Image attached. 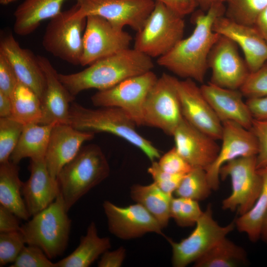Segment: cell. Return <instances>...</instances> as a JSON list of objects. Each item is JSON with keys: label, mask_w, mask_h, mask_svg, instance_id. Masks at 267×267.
<instances>
[{"label": "cell", "mask_w": 267, "mask_h": 267, "mask_svg": "<svg viewBox=\"0 0 267 267\" xmlns=\"http://www.w3.org/2000/svg\"><path fill=\"white\" fill-rule=\"evenodd\" d=\"M254 26L267 43V7L260 13Z\"/></svg>", "instance_id": "681fc988"}, {"label": "cell", "mask_w": 267, "mask_h": 267, "mask_svg": "<svg viewBox=\"0 0 267 267\" xmlns=\"http://www.w3.org/2000/svg\"><path fill=\"white\" fill-rule=\"evenodd\" d=\"M77 3L50 19L42 44L47 52L74 65H80L86 17L77 14Z\"/></svg>", "instance_id": "52a82bcc"}, {"label": "cell", "mask_w": 267, "mask_h": 267, "mask_svg": "<svg viewBox=\"0 0 267 267\" xmlns=\"http://www.w3.org/2000/svg\"><path fill=\"white\" fill-rule=\"evenodd\" d=\"M12 114L10 97L0 92V118L10 117Z\"/></svg>", "instance_id": "c3c4849f"}, {"label": "cell", "mask_w": 267, "mask_h": 267, "mask_svg": "<svg viewBox=\"0 0 267 267\" xmlns=\"http://www.w3.org/2000/svg\"><path fill=\"white\" fill-rule=\"evenodd\" d=\"M18 219L11 211L0 205V232L20 230Z\"/></svg>", "instance_id": "f6af8a7d"}, {"label": "cell", "mask_w": 267, "mask_h": 267, "mask_svg": "<svg viewBox=\"0 0 267 267\" xmlns=\"http://www.w3.org/2000/svg\"><path fill=\"white\" fill-rule=\"evenodd\" d=\"M19 82L11 65L0 53V92L10 97Z\"/></svg>", "instance_id": "7bdbcfd3"}, {"label": "cell", "mask_w": 267, "mask_h": 267, "mask_svg": "<svg viewBox=\"0 0 267 267\" xmlns=\"http://www.w3.org/2000/svg\"><path fill=\"white\" fill-rule=\"evenodd\" d=\"M257 138L259 151L256 155L258 169L267 166V121L254 120L250 129Z\"/></svg>", "instance_id": "b9f144b4"}, {"label": "cell", "mask_w": 267, "mask_h": 267, "mask_svg": "<svg viewBox=\"0 0 267 267\" xmlns=\"http://www.w3.org/2000/svg\"><path fill=\"white\" fill-rule=\"evenodd\" d=\"M183 17L155 1L142 28L136 32L134 48L151 58L166 54L183 38Z\"/></svg>", "instance_id": "8992f818"}, {"label": "cell", "mask_w": 267, "mask_h": 267, "mask_svg": "<svg viewBox=\"0 0 267 267\" xmlns=\"http://www.w3.org/2000/svg\"><path fill=\"white\" fill-rule=\"evenodd\" d=\"M66 0H24L13 14L14 32L19 36L31 34L44 20L50 19L61 12L63 3Z\"/></svg>", "instance_id": "d4e9b609"}, {"label": "cell", "mask_w": 267, "mask_h": 267, "mask_svg": "<svg viewBox=\"0 0 267 267\" xmlns=\"http://www.w3.org/2000/svg\"><path fill=\"white\" fill-rule=\"evenodd\" d=\"M160 2L173 10L174 11L184 17L192 13L197 4L195 0H153Z\"/></svg>", "instance_id": "bcb514c9"}, {"label": "cell", "mask_w": 267, "mask_h": 267, "mask_svg": "<svg viewBox=\"0 0 267 267\" xmlns=\"http://www.w3.org/2000/svg\"><path fill=\"white\" fill-rule=\"evenodd\" d=\"M172 136L176 149L193 168L206 170L215 161L220 150L217 140L184 118Z\"/></svg>", "instance_id": "ffe728a7"}, {"label": "cell", "mask_w": 267, "mask_h": 267, "mask_svg": "<svg viewBox=\"0 0 267 267\" xmlns=\"http://www.w3.org/2000/svg\"><path fill=\"white\" fill-rule=\"evenodd\" d=\"M25 244L21 230L0 232V267L13 263Z\"/></svg>", "instance_id": "8d00e7d4"}, {"label": "cell", "mask_w": 267, "mask_h": 267, "mask_svg": "<svg viewBox=\"0 0 267 267\" xmlns=\"http://www.w3.org/2000/svg\"><path fill=\"white\" fill-rule=\"evenodd\" d=\"M77 14L102 17L120 28L140 30L155 6L153 0H76Z\"/></svg>", "instance_id": "4fadbf2b"}, {"label": "cell", "mask_w": 267, "mask_h": 267, "mask_svg": "<svg viewBox=\"0 0 267 267\" xmlns=\"http://www.w3.org/2000/svg\"><path fill=\"white\" fill-rule=\"evenodd\" d=\"M103 207L109 231L123 239L139 237L148 232L164 235L156 219L141 204L120 207L105 201Z\"/></svg>", "instance_id": "2e32d148"}, {"label": "cell", "mask_w": 267, "mask_h": 267, "mask_svg": "<svg viewBox=\"0 0 267 267\" xmlns=\"http://www.w3.org/2000/svg\"><path fill=\"white\" fill-rule=\"evenodd\" d=\"M17 0H0V4L2 5H6L15 1Z\"/></svg>", "instance_id": "f5cc1de1"}, {"label": "cell", "mask_w": 267, "mask_h": 267, "mask_svg": "<svg viewBox=\"0 0 267 267\" xmlns=\"http://www.w3.org/2000/svg\"><path fill=\"white\" fill-rule=\"evenodd\" d=\"M131 196L133 200L142 205L163 228L168 225L171 218L170 209L173 195L164 192L153 182L146 185H133Z\"/></svg>", "instance_id": "f1b7e54d"}, {"label": "cell", "mask_w": 267, "mask_h": 267, "mask_svg": "<svg viewBox=\"0 0 267 267\" xmlns=\"http://www.w3.org/2000/svg\"><path fill=\"white\" fill-rule=\"evenodd\" d=\"M207 62L211 70L210 82L224 88L239 89L250 72L238 45L221 35L211 49Z\"/></svg>", "instance_id": "5bb4252c"}, {"label": "cell", "mask_w": 267, "mask_h": 267, "mask_svg": "<svg viewBox=\"0 0 267 267\" xmlns=\"http://www.w3.org/2000/svg\"><path fill=\"white\" fill-rule=\"evenodd\" d=\"M125 257L126 249L123 247L112 251L107 250L102 254L97 265L99 267H119L122 266Z\"/></svg>", "instance_id": "ee69618b"}, {"label": "cell", "mask_w": 267, "mask_h": 267, "mask_svg": "<svg viewBox=\"0 0 267 267\" xmlns=\"http://www.w3.org/2000/svg\"><path fill=\"white\" fill-rule=\"evenodd\" d=\"M10 98L11 117L24 125L40 124L42 116L41 101L33 90L19 81Z\"/></svg>", "instance_id": "4dcf8cb0"}, {"label": "cell", "mask_w": 267, "mask_h": 267, "mask_svg": "<svg viewBox=\"0 0 267 267\" xmlns=\"http://www.w3.org/2000/svg\"><path fill=\"white\" fill-rule=\"evenodd\" d=\"M56 124H29L24 126L9 160L18 164L26 158L44 159L51 131Z\"/></svg>", "instance_id": "484cf974"}, {"label": "cell", "mask_w": 267, "mask_h": 267, "mask_svg": "<svg viewBox=\"0 0 267 267\" xmlns=\"http://www.w3.org/2000/svg\"><path fill=\"white\" fill-rule=\"evenodd\" d=\"M154 182L165 193L173 195L184 175L173 174L164 171L157 162H152L147 169Z\"/></svg>", "instance_id": "ab89813d"}, {"label": "cell", "mask_w": 267, "mask_h": 267, "mask_svg": "<svg viewBox=\"0 0 267 267\" xmlns=\"http://www.w3.org/2000/svg\"><path fill=\"white\" fill-rule=\"evenodd\" d=\"M0 53L10 63L19 81L31 89L41 99L46 80L37 56L30 50L22 48L11 33L1 37Z\"/></svg>", "instance_id": "7402d4cb"}, {"label": "cell", "mask_w": 267, "mask_h": 267, "mask_svg": "<svg viewBox=\"0 0 267 267\" xmlns=\"http://www.w3.org/2000/svg\"><path fill=\"white\" fill-rule=\"evenodd\" d=\"M200 88L222 123L231 121L251 129L254 119L239 89L221 87L210 82Z\"/></svg>", "instance_id": "cb8c5ba5"}, {"label": "cell", "mask_w": 267, "mask_h": 267, "mask_svg": "<svg viewBox=\"0 0 267 267\" xmlns=\"http://www.w3.org/2000/svg\"><path fill=\"white\" fill-rule=\"evenodd\" d=\"M224 15L244 25L254 26L260 13L267 7V0H227Z\"/></svg>", "instance_id": "836d02e7"}, {"label": "cell", "mask_w": 267, "mask_h": 267, "mask_svg": "<svg viewBox=\"0 0 267 267\" xmlns=\"http://www.w3.org/2000/svg\"><path fill=\"white\" fill-rule=\"evenodd\" d=\"M152 58L134 48H128L99 59L84 70L73 74H58V78L74 97L88 89L111 88L132 77L151 71Z\"/></svg>", "instance_id": "7a4b0ae2"}, {"label": "cell", "mask_w": 267, "mask_h": 267, "mask_svg": "<svg viewBox=\"0 0 267 267\" xmlns=\"http://www.w3.org/2000/svg\"><path fill=\"white\" fill-rule=\"evenodd\" d=\"M239 90L247 98L267 96V62L257 70L250 72Z\"/></svg>", "instance_id": "74e56055"}, {"label": "cell", "mask_w": 267, "mask_h": 267, "mask_svg": "<svg viewBox=\"0 0 267 267\" xmlns=\"http://www.w3.org/2000/svg\"><path fill=\"white\" fill-rule=\"evenodd\" d=\"M213 30L230 39L241 48L250 72L267 62V43L255 26L236 22L224 15L216 19Z\"/></svg>", "instance_id": "ac0fdd59"}, {"label": "cell", "mask_w": 267, "mask_h": 267, "mask_svg": "<svg viewBox=\"0 0 267 267\" xmlns=\"http://www.w3.org/2000/svg\"><path fill=\"white\" fill-rule=\"evenodd\" d=\"M196 267H236L247 263L245 250L225 237L195 261Z\"/></svg>", "instance_id": "f546056e"}, {"label": "cell", "mask_w": 267, "mask_h": 267, "mask_svg": "<svg viewBox=\"0 0 267 267\" xmlns=\"http://www.w3.org/2000/svg\"><path fill=\"white\" fill-rule=\"evenodd\" d=\"M18 164L10 161L0 164V204L19 219L27 221L31 217L22 197V181Z\"/></svg>", "instance_id": "83f0119b"}, {"label": "cell", "mask_w": 267, "mask_h": 267, "mask_svg": "<svg viewBox=\"0 0 267 267\" xmlns=\"http://www.w3.org/2000/svg\"><path fill=\"white\" fill-rule=\"evenodd\" d=\"M170 216L181 227L192 226L202 215L197 201L180 197H172L170 204Z\"/></svg>", "instance_id": "e575fe53"}, {"label": "cell", "mask_w": 267, "mask_h": 267, "mask_svg": "<svg viewBox=\"0 0 267 267\" xmlns=\"http://www.w3.org/2000/svg\"><path fill=\"white\" fill-rule=\"evenodd\" d=\"M222 124V145L216 159L205 170L208 182L214 190L219 188V172L223 165L240 157L256 156L259 151L257 138L251 130L231 121Z\"/></svg>", "instance_id": "9a60e30c"}, {"label": "cell", "mask_w": 267, "mask_h": 267, "mask_svg": "<svg viewBox=\"0 0 267 267\" xmlns=\"http://www.w3.org/2000/svg\"><path fill=\"white\" fill-rule=\"evenodd\" d=\"M37 58L45 75L46 85L41 99L42 116L40 124H69L74 97L60 81L58 73L44 56Z\"/></svg>", "instance_id": "44dd1931"}, {"label": "cell", "mask_w": 267, "mask_h": 267, "mask_svg": "<svg viewBox=\"0 0 267 267\" xmlns=\"http://www.w3.org/2000/svg\"><path fill=\"white\" fill-rule=\"evenodd\" d=\"M178 90L183 118L216 140H221L222 124L204 96L200 86L190 79L178 80Z\"/></svg>", "instance_id": "e0dca14e"}, {"label": "cell", "mask_w": 267, "mask_h": 267, "mask_svg": "<svg viewBox=\"0 0 267 267\" xmlns=\"http://www.w3.org/2000/svg\"><path fill=\"white\" fill-rule=\"evenodd\" d=\"M158 163L164 171L173 174L185 175L193 169L175 146L161 156Z\"/></svg>", "instance_id": "60d3db41"}, {"label": "cell", "mask_w": 267, "mask_h": 267, "mask_svg": "<svg viewBox=\"0 0 267 267\" xmlns=\"http://www.w3.org/2000/svg\"><path fill=\"white\" fill-rule=\"evenodd\" d=\"M69 124L84 132L107 133L140 150L151 162L161 157L159 150L136 130V125L124 111L117 107H85L74 101L70 105Z\"/></svg>", "instance_id": "3957f363"}, {"label": "cell", "mask_w": 267, "mask_h": 267, "mask_svg": "<svg viewBox=\"0 0 267 267\" xmlns=\"http://www.w3.org/2000/svg\"><path fill=\"white\" fill-rule=\"evenodd\" d=\"M29 170L30 177L22 182L21 193L31 217L52 203L60 191L57 179L50 175L44 159L31 160Z\"/></svg>", "instance_id": "603a6c76"}, {"label": "cell", "mask_w": 267, "mask_h": 267, "mask_svg": "<svg viewBox=\"0 0 267 267\" xmlns=\"http://www.w3.org/2000/svg\"><path fill=\"white\" fill-rule=\"evenodd\" d=\"M178 80L166 73L158 77L145 102L144 126L158 128L165 134L173 135L183 119L178 88Z\"/></svg>", "instance_id": "ba28073f"}, {"label": "cell", "mask_w": 267, "mask_h": 267, "mask_svg": "<svg viewBox=\"0 0 267 267\" xmlns=\"http://www.w3.org/2000/svg\"><path fill=\"white\" fill-rule=\"evenodd\" d=\"M109 173V165L98 145L90 144L82 146L56 177L67 211L91 189L107 178Z\"/></svg>", "instance_id": "277c9868"}, {"label": "cell", "mask_w": 267, "mask_h": 267, "mask_svg": "<svg viewBox=\"0 0 267 267\" xmlns=\"http://www.w3.org/2000/svg\"><path fill=\"white\" fill-rule=\"evenodd\" d=\"M24 126L11 117L0 118V164L10 161Z\"/></svg>", "instance_id": "d590c367"}, {"label": "cell", "mask_w": 267, "mask_h": 267, "mask_svg": "<svg viewBox=\"0 0 267 267\" xmlns=\"http://www.w3.org/2000/svg\"><path fill=\"white\" fill-rule=\"evenodd\" d=\"M195 225L190 235L178 242L167 238L172 248L174 267H184L194 262L232 231L235 223L234 221L226 226L220 225L213 218L212 207L209 204Z\"/></svg>", "instance_id": "8fae6325"}, {"label": "cell", "mask_w": 267, "mask_h": 267, "mask_svg": "<svg viewBox=\"0 0 267 267\" xmlns=\"http://www.w3.org/2000/svg\"><path fill=\"white\" fill-rule=\"evenodd\" d=\"M111 247L110 239L100 237L94 222L89 225L86 235L69 255L55 263L56 267H88Z\"/></svg>", "instance_id": "4316f807"}, {"label": "cell", "mask_w": 267, "mask_h": 267, "mask_svg": "<svg viewBox=\"0 0 267 267\" xmlns=\"http://www.w3.org/2000/svg\"><path fill=\"white\" fill-rule=\"evenodd\" d=\"M224 3H216L206 12L200 9L195 12L191 34L158 57L157 64L183 79L203 83L209 69V53L220 36L213 30V25L217 18L225 14Z\"/></svg>", "instance_id": "6da1fadb"}, {"label": "cell", "mask_w": 267, "mask_h": 267, "mask_svg": "<svg viewBox=\"0 0 267 267\" xmlns=\"http://www.w3.org/2000/svg\"><path fill=\"white\" fill-rule=\"evenodd\" d=\"M246 102L254 120L267 121V96L247 98Z\"/></svg>", "instance_id": "7dc6e473"}, {"label": "cell", "mask_w": 267, "mask_h": 267, "mask_svg": "<svg viewBox=\"0 0 267 267\" xmlns=\"http://www.w3.org/2000/svg\"><path fill=\"white\" fill-rule=\"evenodd\" d=\"M220 178L231 180L232 191L222 202L224 210H237L240 215L253 206L262 189L263 179L257 168L256 156L242 157L230 161L220 169Z\"/></svg>", "instance_id": "9c48e42d"}, {"label": "cell", "mask_w": 267, "mask_h": 267, "mask_svg": "<svg viewBox=\"0 0 267 267\" xmlns=\"http://www.w3.org/2000/svg\"><path fill=\"white\" fill-rule=\"evenodd\" d=\"M67 213L59 192L52 203L21 225L26 244L40 248L50 260L61 256L68 246L71 226Z\"/></svg>", "instance_id": "5b68a950"}, {"label": "cell", "mask_w": 267, "mask_h": 267, "mask_svg": "<svg viewBox=\"0 0 267 267\" xmlns=\"http://www.w3.org/2000/svg\"><path fill=\"white\" fill-rule=\"evenodd\" d=\"M200 9L207 11L212 6L218 3H225L227 0H195Z\"/></svg>", "instance_id": "f907efd6"}, {"label": "cell", "mask_w": 267, "mask_h": 267, "mask_svg": "<svg viewBox=\"0 0 267 267\" xmlns=\"http://www.w3.org/2000/svg\"><path fill=\"white\" fill-rule=\"evenodd\" d=\"M94 134L78 130L69 124H56L53 127L46 151L44 162L47 170L56 178L63 167L78 154L86 141Z\"/></svg>", "instance_id": "d6986e66"}, {"label": "cell", "mask_w": 267, "mask_h": 267, "mask_svg": "<svg viewBox=\"0 0 267 267\" xmlns=\"http://www.w3.org/2000/svg\"><path fill=\"white\" fill-rule=\"evenodd\" d=\"M10 267H56L43 251L32 245L25 246Z\"/></svg>", "instance_id": "f35d334b"}, {"label": "cell", "mask_w": 267, "mask_h": 267, "mask_svg": "<svg viewBox=\"0 0 267 267\" xmlns=\"http://www.w3.org/2000/svg\"><path fill=\"white\" fill-rule=\"evenodd\" d=\"M211 190L205 170L201 168H193L184 176L174 194L176 197L198 201L207 198Z\"/></svg>", "instance_id": "d6a6232c"}, {"label": "cell", "mask_w": 267, "mask_h": 267, "mask_svg": "<svg viewBox=\"0 0 267 267\" xmlns=\"http://www.w3.org/2000/svg\"><path fill=\"white\" fill-rule=\"evenodd\" d=\"M132 36L123 28L98 15L86 17L83 50L80 65L89 66L95 61L130 48Z\"/></svg>", "instance_id": "7c38bea8"}, {"label": "cell", "mask_w": 267, "mask_h": 267, "mask_svg": "<svg viewBox=\"0 0 267 267\" xmlns=\"http://www.w3.org/2000/svg\"><path fill=\"white\" fill-rule=\"evenodd\" d=\"M260 238H261L267 244V212L262 222Z\"/></svg>", "instance_id": "816d5d0a"}, {"label": "cell", "mask_w": 267, "mask_h": 267, "mask_svg": "<svg viewBox=\"0 0 267 267\" xmlns=\"http://www.w3.org/2000/svg\"><path fill=\"white\" fill-rule=\"evenodd\" d=\"M158 77L152 70L127 79L114 86L98 90L91 97L96 107L121 109L137 126H144L143 109L146 98Z\"/></svg>", "instance_id": "30bf717a"}, {"label": "cell", "mask_w": 267, "mask_h": 267, "mask_svg": "<svg viewBox=\"0 0 267 267\" xmlns=\"http://www.w3.org/2000/svg\"><path fill=\"white\" fill-rule=\"evenodd\" d=\"M259 170L263 179L261 192L252 208L235 221L238 230L246 233L253 242L260 238L261 225L267 212V166Z\"/></svg>", "instance_id": "1f68e13d"}]
</instances>
